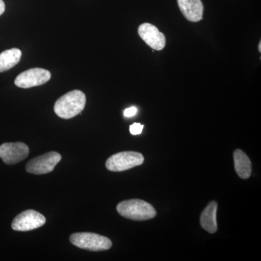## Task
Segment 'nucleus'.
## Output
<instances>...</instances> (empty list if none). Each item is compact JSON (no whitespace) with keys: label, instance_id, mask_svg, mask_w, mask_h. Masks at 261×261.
<instances>
[{"label":"nucleus","instance_id":"f257e3e1","mask_svg":"<svg viewBox=\"0 0 261 261\" xmlns=\"http://www.w3.org/2000/svg\"><path fill=\"white\" fill-rule=\"evenodd\" d=\"M85 94L80 90H73L64 94L56 101L54 111L63 119H70L81 114L85 108Z\"/></svg>","mask_w":261,"mask_h":261},{"label":"nucleus","instance_id":"f03ea898","mask_svg":"<svg viewBox=\"0 0 261 261\" xmlns=\"http://www.w3.org/2000/svg\"><path fill=\"white\" fill-rule=\"evenodd\" d=\"M116 209L121 216L134 221L152 219L157 215L153 206L139 199L123 201L118 204Z\"/></svg>","mask_w":261,"mask_h":261},{"label":"nucleus","instance_id":"7ed1b4c3","mask_svg":"<svg viewBox=\"0 0 261 261\" xmlns=\"http://www.w3.org/2000/svg\"><path fill=\"white\" fill-rule=\"evenodd\" d=\"M70 242L79 248L93 252L109 250L113 245L109 238L91 232L73 233L70 235Z\"/></svg>","mask_w":261,"mask_h":261},{"label":"nucleus","instance_id":"20e7f679","mask_svg":"<svg viewBox=\"0 0 261 261\" xmlns=\"http://www.w3.org/2000/svg\"><path fill=\"white\" fill-rule=\"evenodd\" d=\"M145 158L140 152L133 151L118 152L107 160L106 168L113 172H121L143 164Z\"/></svg>","mask_w":261,"mask_h":261},{"label":"nucleus","instance_id":"39448f33","mask_svg":"<svg viewBox=\"0 0 261 261\" xmlns=\"http://www.w3.org/2000/svg\"><path fill=\"white\" fill-rule=\"evenodd\" d=\"M61 154L58 152H47L29 161L25 166V169L27 172L32 174H46L51 172L55 169L57 164L61 161Z\"/></svg>","mask_w":261,"mask_h":261},{"label":"nucleus","instance_id":"423d86ee","mask_svg":"<svg viewBox=\"0 0 261 261\" xmlns=\"http://www.w3.org/2000/svg\"><path fill=\"white\" fill-rule=\"evenodd\" d=\"M45 223V217L40 213L34 210H27L15 218L11 226L14 231H29L42 227Z\"/></svg>","mask_w":261,"mask_h":261},{"label":"nucleus","instance_id":"0eeeda50","mask_svg":"<svg viewBox=\"0 0 261 261\" xmlns=\"http://www.w3.org/2000/svg\"><path fill=\"white\" fill-rule=\"evenodd\" d=\"M51 79L49 70L43 68H32L19 74L15 80V84L23 89L32 88L47 83Z\"/></svg>","mask_w":261,"mask_h":261},{"label":"nucleus","instance_id":"6e6552de","mask_svg":"<svg viewBox=\"0 0 261 261\" xmlns=\"http://www.w3.org/2000/svg\"><path fill=\"white\" fill-rule=\"evenodd\" d=\"M29 154V147L23 142L4 143L0 145V159L7 165L21 162L28 157Z\"/></svg>","mask_w":261,"mask_h":261},{"label":"nucleus","instance_id":"1a4fd4ad","mask_svg":"<svg viewBox=\"0 0 261 261\" xmlns=\"http://www.w3.org/2000/svg\"><path fill=\"white\" fill-rule=\"evenodd\" d=\"M141 39L154 50H162L166 44V37L157 27L150 23L141 24L138 29Z\"/></svg>","mask_w":261,"mask_h":261},{"label":"nucleus","instance_id":"9d476101","mask_svg":"<svg viewBox=\"0 0 261 261\" xmlns=\"http://www.w3.org/2000/svg\"><path fill=\"white\" fill-rule=\"evenodd\" d=\"M180 10L191 22H198L202 19L204 7L201 0H177Z\"/></svg>","mask_w":261,"mask_h":261},{"label":"nucleus","instance_id":"9b49d317","mask_svg":"<svg viewBox=\"0 0 261 261\" xmlns=\"http://www.w3.org/2000/svg\"><path fill=\"white\" fill-rule=\"evenodd\" d=\"M217 208L218 204L216 202L211 201L201 214V226L207 232L214 233L217 231V221H216Z\"/></svg>","mask_w":261,"mask_h":261},{"label":"nucleus","instance_id":"f8f14e48","mask_svg":"<svg viewBox=\"0 0 261 261\" xmlns=\"http://www.w3.org/2000/svg\"><path fill=\"white\" fill-rule=\"evenodd\" d=\"M233 161L238 176L243 179L250 178L252 172V163L247 154L241 149H236L233 152Z\"/></svg>","mask_w":261,"mask_h":261},{"label":"nucleus","instance_id":"ddd939ff","mask_svg":"<svg viewBox=\"0 0 261 261\" xmlns=\"http://www.w3.org/2000/svg\"><path fill=\"white\" fill-rule=\"evenodd\" d=\"M21 56V51L17 48L8 49L0 53V73L13 68L20 62Z\"/></svg>","mask_w":261,"mask_h":261},{"label":"nucleus","instance_id":"4468645a","mask_svg":"<svg viewBox=\"0 0 261 261\" xmlns=\"http://www.w3.org/2000/svg\"><path fill=\"white\" fill-rule=\"evenodd\" d=\"M143 125L140 124L139 123H135L130 125L129 130L130 133L132 135H139L142 134V130H143Z\"/></svg>","mask_w":261,"mask_h":261},{"label":"nucleus","instance_id":"2eb2a0df","mask_svg":"<svg viewBox=\"0 0 261 261\" xmlns=\"http://www.w3.org/2000/svg\"><path fill=\"white\" fill-rule=\"evenodd\" d=\"M137 113V108L136 107H130L127 108V109L125 110L124 112H123V115H124L125 117H127V118H130V117L135 116Z\"/></svg>","mask_w":261,"mask_h":261},{"label":"nucleus","instance_id":"dca6fc26","mask_svg":"<svg viewBox=\"0 0 261 261\" xmlns=\"http://www.w3.org/2000/svg\"><path fill=\"white\" fill-rule=\"evenodd\" d=\"M5 10V5L4 2L3 0H0V15H2L4 13Z\"/></svg>","mask_w":261,"mask_h":261},{"label":"nucleus","instance_id":"f3484780","mask_svg":"<svg viewBox=\"0 0 261 261\" xmlns=\"http://www.w3.org/2000/svg\"><path fill=\"white\" fill-rule=\"evenodd\" d=\"M259 51H261V42L259 43Z\"/></svg>","mask_w":261,"mask_h":261}]
</instances>
